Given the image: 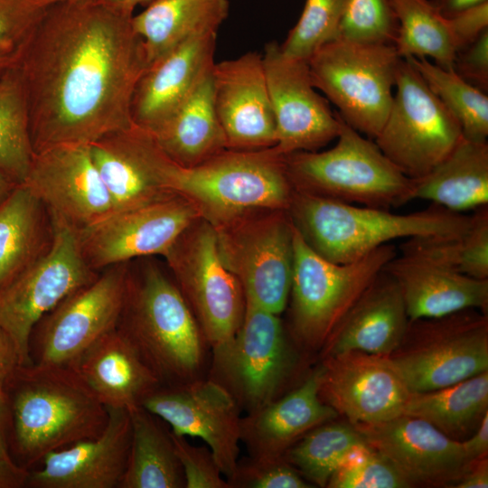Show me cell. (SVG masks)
<instances>
[{
  "mask_svg": "<svg viewBox=\"0 0 488 488\" xmlns=\"http://www.w3.org/2000/svg\"><path fill=\"white\" fill-rule=\"evenodd\" d=\"M164 257L211 351L230 342L242 323L246 301L242 286L220 257L213 226L199 218Z\"/></svg>",
  "mask_w": 488,
  "mask_h": 488,
  "instance_id": "obj_13",
  "label": "cell"
},
{
  "mask_svg": "<svg viewBox=\"0 0 488 488\" xmlns=\"http://www.w3.org/2000/svg\"><path fill=\"white\" fill-rule=\"evenodd\" d=\"M488 412V371L455 384L410 392L403 414L421 418L456 441L468 438Z\"/></svg>",
  "mask_w": 488,
  "mask_h": 488,
  "instance_id": "obj_35",
  "label": "cell"
},
{
  "mask_svg": "<svg viewBox=\"0 0 488 488\" xmlns=\"http://www.w3.org/2000/svg\"><path fill=\"white\" fill-rule=\"evenodd\" d=\"M112 7L134 13L135 8L143 4H149L154 0H98Z\"/></svg>",
  "mask_w": 488,
  "mask_h": 488,
  "instance_id": "obj_55",
  "label": "cell"
},
{
  "mask_svg": "<svg viewBox=\"0 0 488 488\" xmlns=\"http://www.w3.org/2000/svg\"><path fill=\"white\" fill-rule=\"evenodd\" d=\"M117 327L161 386L207 377L211 348L177 285L156 266L130 271Z\"/></svg>",
  "mask_w": 488,
  "mask_h": 488,
  "instance_id": "obj_3",
  "label": "cell"
},
{
  "mask_svg": "<svg viewBox=\"0 0 488 488\" xmlns=\"http://www.w3.org/2000/svg\"><path fill=\"white\" fill-rule=\"evenodd\" d=\"M365 443L352 424L323 423L303 436L285 453L284 457L314 487L327 483L345 456Z\"/></svg>",
  "mask_w": 488,
  "mask_h": 488,
  "instance_id": "obj_37",
  "label": "cell"
},
{
  "mask_svg": "<svg viewBox=\"0 0 488 488\" xmlns=\"http://www.w3.org/2000/svg\"><path fill=\"white\" fill-rule=\"evenodd\" d=\"M245 301L234 337L211 351L207 378L250 413L297 386L311 370V355L294 341L280 314Z\"/></svg>",
  "mask_w": 488,
  "mask_h": 488,
  "instance_id": "obj_5",
  "label": "cell"
},
{
  "mask_svg": "<svg viewBox=\"0 0 488 488\" xmlns=\"http://www.w3.org/2000/svg\"><path fill=\"white\" fill-rule=\"evenodd\" d=\"M176 435L205 442L228 480L239 455L241 410L232 396L205 377L184 384L160 386L141 403Z\"/></svg>",
  "mask_w": 488,
  "mask_h": 488,
  "instance_id": "obj_18",
  "label": "cell"
},
{
  "mask_svg": "<svg viewBox=\"0 0 488 488\" xmlns=\"http://www.w3.org/2000/svg\"><path fill=\"white\" fill-rule=\"evenodd\" d=\"M408 320L397 283L382 269L335 327L319 358L351 352L389 356L401 343Z\"/></svg>",
  "mask_w": 488,
  "mask_h": 488,
  "instance_id": "obj_28",
  "label": "cell"
},
{
  "mask_svg": "<svg viewBox=\"0 0 488 488\" xmlns=\"http://www.w3.org/2000/svg\"><path fill=\"white\" fill-rule=\"evenodd\" d=\"M287 212L314 252L340 264L358 260L397 239L458 237L471 223V215L434 203L422 211L398 214L298 191H294Z\"/></svg>",
  "mask_w": 488,
  "mask_h": 488,
  "instance_id": "obj_4",
  "label": "cell"
},
{
  "mask_svg": "<svg viewBox=\"0 0 488 488\" xmlns=\"http://www.w3.org/2000/svg\"><path fill=\"white\" fill-rule=\"evenodd\" d=\"M398 21L389 0H345L340 37L394 44Z\"/></svg>",
  "mask_w": 488,
  "mask_h": 488,
  "instance_id": "obj_44",
  "label": "cell"
},
{
  "mask_svg": "<svg viewBox=\"0 0 488 488\" xmlns=\"http://www.w3.org/2000/svg\"><path fill=\"white\" fill-rule=\"evenodd\" d=\"M89 151L112 199V212L176 193L172 181L178 164L153 133L134 123L93 142Z\"/></svg>",
  "mask_w": 488,
  "mask_h": 488,
  "instance_id": "obj_21",
  "label": "cell"
},
{
  "mask_svg": "<svg viewBox=\"0 0 488 488\" xmlns=\"http://www.w3.org/2000/svg\"><path fill=\"white\" fill-rule=\"evenodd\" d=\"M398 21L394 46L402 59L430 58L453 70L456 56L447 19L430 0H389Z\"/></svg>",
  "mask_w": 488,
  "mask_h": 488,
  "instance_id": "obj_36",
  "label": "cell"
},
{
  "mask_svg": "<svg viewBox=\"0 0 488 488\" xmlns=\"http://www.w3.org/2000/svg\"><path fill=\"white\" fill-rule=\"evenodd\" d=\"M461 127L411 61L401 59L389 111L376 145L398 169L418 179L463 138Z\"/></svg>",
  "mask_w": 488,
  "mask_h": 488,
  "instance_id": "obj_12",
  "label": "cell"
},
{
  "mask_svg": "<svg viewBox=\"0 0 488 488\" xmlns=\"http://www.w3.org/2000/svg\"><path fill=\"white\" fill-rule=\"evenodd\" d=\"M25 185L51 219L80 230L113 211L110 194L97 170L89 145L61 144L34 153Z\"/></svg>",
  "mask_w": 488,
  "mask_h": 488,
  "instance_id": "obj_19",
  "label": "cell"
},
{
  "mask_svg": "<svg viewBox=\"0 0 488 488\" xmlns=\"http://www.w3.org/2000/svg\"><path fill=\"white\" fill-rule=\"evenodd\" d=\"M171 435L183 473L184 488H230L208 446H193L186 440V436L172 431Z\"/></svg>",
  "mask_w": 488,
  "mask_h": 488,
  "instance_id": "obj_46",
  "label": "cell"
},
{
  "mask_svg": "<svg viewBox=\"0 0 488 488\" xmlns=\"http://www.w3.org/2000/svg\"><path fill=\"white\" fill-rule=\"evenodd\" d=\"M4 391L10 409V452L30 471L49 453L99 436L108 412L69 366L20 365Z\"/></svg>",
  "mask_w": 488,
  "mask_h": 488,
  "instance_id": "obj_2",
  "label": "cell"
},
{
  "mask_svg": "<svg viewBox=\"0 0 488 488\" xmlns=\"http://www.w3.org/2000/svg\"><path fill=\"white\" fill-rule=\"evenodd\" d=\"M22 365L20 354L12 337L0 326V390Z\"/></svg>",
  "mask_w": 488,
  "mask_h": 488,
  "instance_id": "obj_49",
  "label": "cell"
},
{
  "mask_svg": "<svg viewBox=\"0 0 488 488\" xmlns=\"http://www.w3.org/2000/svg\"><path fill=\"white\" fill-rule=\"evenodd\" d=\"M399 250L440 262L474 278L488 279V206L474 211L463 235L409 238Z\"/></svg>",
  "mask_w": 488,
  "mask_h": 488,
  "instance_id": "obj_38",
  "label": "cell"
},
{
  "mask_svg": "<svg viewBox=\"0 0 488 488\" xmlns=\"http://www.w3.org/2000/svg\"><path fill=\"white\" fill-rule=\"evenodd\" d=\"M10 459V409L5 392L0 390V461Z\"/></svg>",
  "mask_w": 488,
  "mask_h": 488,
  "instance_id": "obj_53",
  "label": "cell"
},
{
  "mask_svg": "<svg viewBox=\"0 0 488 488\" xmlns=\"http://www.w3.org/2000/svg\"><path fill=\"white\" fill-rule=\"evenodd\" d=\"M328 488H408L395 467L366 442L353 448L331 475Z\"/></svg>",
  "mask_w": 488,
  "mask_h": 488,
  "instance_id": "obj_42",
  "label": "cell"
},
{
  "mask_svg": "<svg viewBox=\"0 0 488 488\" xmlns=\"http://www.w3.org/2000/svg\"><path fill=\"white\" fill-rule=\"evenodd\" d=\"M397 283L409 320L467 308L488 311V279L468 277L440 262L397 254L384 267Z\"/></svg>",
  "mask_w": 488,
  "mask_h": 488,
  "instance_id": "obj_27",
  "label": "cell"
},
{
  "mask_svg": "<svg viewBox=\"0 0 488 488\" xmlns=\"http://www.w3.org/2000/svg\"><path fill=\"white\" fill-rule=\"evenodd\" d=\"M211 74L154 133L164 153L183 167L198 165L227 149L213 106Z\"/></svg>",
  "mask_w": 488,
  "mask_h": 488,
  "instance_id": "obj_33",
  "label": "cell"
},
{
  "mask_svg": "<svg viewBox=\"0 0 488 488\" xmlns=\"http://www.w3.org/2000/svg\"><path fill=\"white\" fill-rule=\"evenodd\" d=\"M212 100L227 149L256 150L276 145V122L262 54L248 52L215 62Z\"/></svg>",
  "mask_w": 488,
  "mask_h": 488,
  "instance_id": "obj_23",
  "label": "cell"
},
{
  "mask_svg": "<svg viewBox=\"0 0 488 488\" xmlns=\"http://www.w3.org/2000/svg\"><path fill=\"white\" fill-rule=\"evenodd\" d=\"M436 10L445 18H449L471 6L487 2L488 0H430Z\"/></svg>",
  "mask_w": 488,
  "mask_h": 488,
  "instance_id": "obj_54",
  "label": "cell"
},
{
  "mask_svg": "<svg viewBox=\"0 0 488 488\" xmlns=\"http://www.w3.org/2000/svg\"><path fill=\"white\" fill-rule=\"evenodd\" d=\"M469 460L474 461L487 457L488 453V412L484 415L476 430L466 439L461 441Z\"/></svg>",
  "mask_w": 488,
  "mask_h": 488,
  "instance_id": "obj_50",
  "label": "cell"
},
{
  "mask_svg": "<svg viewBox=\"0 0 488 488\" xmlns=\"http://www.w3.org/2000/svg\"><path fill=\"white\" fill-rule=\"evenodd\" d=\"M52 241V225L43 203L18 184L0 204V289L41 258Z\"/></svg>",
  "mask_w": 488,
  "mask_h": 488,
  "instance_id": "obj_32",
  "label": "cell"
},
{
  "mask_svg": "<svg viewBox=\"0 0 488 488\" xmlns=\"http://www.w3.org/2000/svg\"><path fill=\"white\" fill-rule=\"evenodd\" d=\"M345 0H305L302 14L280 45L288 58L305 61L340 37Z\"/></svg>",
  "mask_w": 488,
  "mask_h": 488,
  "instance_id": "obj_41",
  "label": "cell"
},
{
  "mask_svg": "<svg viewBox=\"0 0 488 488\" xmlns=\"http://www.w3.org/2000/svg\"><path fill=\"white\" fill-rule=\"evenodd\" d=\"M172 189L214 224L258 210H286L294 193L285 155L275 148L225 149L192 167L177 165Z\"/></svg>",
  "mask_w": 488,
  "mask_h": 488,
  "instance_id": "obj_8",
  "label": "cell"
},
{
  "mask_svg": "<svg viewBox=\"0 0 488 488\" xmlns=\"http://www.w3.org/2000/svg\"><path fill=\"white\" fill-rule=\"evenodd\" d=\"M211 225L220 257L245 298L281 314L293 271L294 225L287 211H253Z\"/></svg>",
  "mask_w": 488,
  "mask_h": 488,
  "instance_id": "obj_11",
  "label": "cell"
},
{
  "mask_svg": "<svg viewBox=\"0 0 488 488\" xmlns=\"http://www.w3.org/2000/svg\"><path fill=\"white\" fill-rule=\"evenodd\" d=\"M133 15L98 0L45 8L16 67L34 153L90 145L133 124V95L149 66Z\"/></svg>",
  "mask_w": 488,
  "mask_h": 488,
  "instance_id": "obj_1",
  "label": "cell"
},
{
  "mask_svg": "<svg viewBox=\"0 0 488 488\" xmlns=\"http://www.w3.org/2000/svg\"><path fill=\"white\" fill-rule=\"evenodd\" d=\"M293 245L285 324L294 341L312 356L320 352L346 313L398 251L388 243L358 260L334 263L314 252L295 227Z\"/></svg>",
  "mask_w": 488,
  "mask_h": 488,
  "instance_id": "obj_6",
  "label": "cell"
},
{
  "mask_svg": "<svg viewBox=\"0 0 488 488\" xmlns=\"http://www.w3.org/2000/svg\"><path fill=\"white\" fill-rule=\"evenodd\" d=\"M320 363V398L350 424L374 425L403 414L410 391L388 356L351 352Z\"/></svg>",
  "mask_w": 488,
  "mask_h": 488,
  "instance_id": "obj_20",
  "label": "cell"
},
{
  "mask_svg": "<svg viewBox=\"0 0 488 488\" xmlns=\"http://www.w3.org/2000/svg\"><path fill=\"white\" fill-rule=\"evenodd\" d=\"M229 13V0H154L132 24L150 65L189 39L217 33Z\"/></svg>",
  "mask_w": 488,
  "mask_h": 488,
  "instance_id": "obj_31",
  "label": "cell"
},
{
  "mask_svg": "<svg viewBox=\"0 0 488 488\" xmlns=\"http://www.w3.org/2000/svg\"><path fill=\"white\" fill-rule=\"evenodd\" d=\"M354 427L409 487H452L473 462L461 441L416 417L402 414L379 424Z\"/></svg>",
  "mask_w": 488,
  "mask_h": 488,
  "instance_id": "obj_22",
  "label": "cell"
},
{
  "mask_svg": "<svg viewBox=\"0 0 488 488\" xmlns=\"http://www.w3.org/2000/svg\"><path fill=\"white\" fill-rule=\"evenodd\" d=\"M227 481L230 488L314 487L284 456L242 458Z\"/></svg>",
  "mask_w": 488,
  "mask_h": 488,
  "instance_id": "obj_45",
  "label": "cell"
},
{
  "mask_svg": "<svg viewBox=\"0 0 488 488\" xmlns=\"http://www.w3.org/2000/svg\"><path fill=\"white\" fill-rule=\"evenodd\" d=\"M456 52L488 30V1L446 18Z\"/></svg>",
  "mask_w": 488,
  "mask_h": 488,
  "instance_id": "obj_48",
  "label": "cell"
},
{
  "mask_svg": "<svg viewBox=\"0 0 488 488\" xmlns=\"http://www.w3.org/2000/svg\"><path fill=\"white\" fill-rule=\"evenodd\" d=\"M33 155L26 98L14 68L0 80V171L22 184Z\"/></svg>",
  "mask_w": 488,
  "mask_h": 488,
  "instance_id": "obj_39",
  "label": "cell"
},
{
  "mask_svg": "<svg viewBox=\"0 0 488 488\" xmlns=\"http://www.w3.org/2000/svg\"><path fill=\"white\" fill-rule=\"evenodd\" d=\"M410 392L445 388L488 371V316L467 308L408 320L388 356Z\"/></svg>",
  "mask_w": 488,
  "mask_h": 488,
  "instance_id": "obj_10",
  "label": "cell"
},
{
  "mask_svg": "<svg viewBox=\"0 0 488 488\" xmlns=\"http://www.w3.org/2000/svg\"><path fill=\"white\" fill-rule=\"evenodd\" d=\"M17 185V183L0 171V204L9 196Z\"/></svg>",
  "mask_w": 488,
  "mask_h": 488,
  "instance_id": "obj_56",
  "label": "cell"
},
{
  "mask_svg": "<svg viewBox=\"0 0 488 488\" xmlns=\"http://www.w3.org/2000/svg\"><path fill=\"white\" fill-rule=\"evenodd\" d=\"M29 471L13 459L0 461V488L26 487Z\"/></svg>",
  "mask_w": 488,
  "mask_h": 488,
  "instance_id": "obj_52",
  "label": "cell"
},
{
  "mask_svg": "<svg viewBox=\"0 0 488 488\" xmlns=\"http://www.w3.org/2000/svg\"><path fill=\"white\" fill-rule=\"evenodd\" d=\"M51 220L52 241L49 250L0 289V326L14 340L22 365L31 364L29 339L34 325L99 275L82 255L78 230Z\"/></svg>",
  "mask_w": 488,
  "mask_h": 488,
  "instance_id": "obj_14",
  "label": "cell"
},
{
  "mask_svg": "<svg viewBox=\"0 0 488 488\" xmlns=\"http://www.w3.org/2000/svg\"><path fill=\"white\" fill-rule=\"evenodd\" d=\"M411 201H430L462 213L488 206V143L462 138L425 175L412 179Z\"/></svg>",
  "mask_w": 488,
  "mask_h": 488,
  "instance_id": "obj_30",
  "label": "cell"
},
{
  "mask_svg": "<svg viewBox=\"0 0 488 488\" xmlns=\"http://www.w3.org/2000/svg\"><path fill=\"white\" fill-rule=\"evenodd\" d=\"M129 273L127 262L110 266L47 313L30 335L31 363L71 367L91 344L115 329Z\"/></svg>",
  "mask_w": 488,
  "mask_h": 488,
  "instance_id": "obj_15",
  "label": "cell"
},
{
  "mask_svg": "<svg viewBox=\"0 0 488 488\" xmlns=\"http://www.w3.org/2000/svg\"><path fill=\"white\" fill-rule=\"evenodd\" d=\"M401 59L394 44L338 37L306 62L314 86L338 115L374 139L389 111Z\"/></svg>",
  "mask_w": 488,
  "mask_h": 488,
  "instance_id": "obj_9",
  "label": "cell"
},
{
  "mask_svg": "<svg viewBox=\"0 0 488 488\" xmlns=\"http://www.w3.org/2000/svg\"><path fill=\"white\" fill-rule=\"evenodd\" d=\"M217 33L181 43L148 66L136 87L134 124L156 132L211 74L215 63Z\"/></svg>",
  "mask_w": 488,
  "mask_h": 488,
  "instance_id": "obj_25",
  "label": "cell"
},
{
  "mask_svg": "<svg viewBox=\"0 0 488 488\" xmlns=\"http://www.w3.org/2000/svg\"><path fill=\"white\" fill-rule=\"evenodd\" d=\"M201 213L186 197L174 193L141 206L111 212L78 230L80 246L95 271L130 259L161 255Z\"/></svg>",
  "mask_w": 488,
  "mask_h": 488,
  "instance_id": "obj_16",
  "label": "cell"
},
{
  "mask_svg": "<svg viewBox=\"0 0 488 488\" xmlns=\"http://www.w3.org/2000/svg\"><path fill=\"white\" fill-rule=\"evenodd\" d=\"M263 65L276 122L277 152L317 151L336 139L340 118L314 86L305 61L283 54L277 42L266 44Z\"/></svg>",
  "mask_w": 488,
  "mask_h": 488,
  "instance_id": "obj_17",
  "label": "cell"
},
{
  "mask_svg": "<svg viewBox=\"0 0 488 488\" xmlns=\"http://www.w3.org/2000/svg\"><path fill=\"white\" fill-rule=\"evenodd\" d=\"M45 8L35 0H0V80L19 64Z\"/></svg>",
  "mask_w": 488,
  "mask_h": 488,
  "instance_id": "obj_43",
  "label": "cell"
},
{
  "mask_svg": "<svg viewBox=\"0 0 488 488\" xmlns=\"http://www.w3.org/2000/svg\"><path fill=\"white\" fill-rule=\"evenodd\" d=\"M322 372L318 363L294 389L241 418L240 442L249 455L284 456L307 432L338 418V413L320 398Z\"/></svg>",
  "mask_w": 488,
  "mask_h": 488,
  "instance_id": "obj_26",
  "label": "cell"
},
{
  "mask_svg": "<svg viewBox=\"0 0 488 488\" xmlns=\"http://www.w3.org/2000/svg\"><path fill=\"white\" fill-rule=\"evenodd\" d=\"M131 437L119 488H184L171 429L141 405L128 408Z\"/></svg>",
  "mask_w": 488,
  "mask_h": 488,
  "instance_id": "obj_34",
  "label": "cell"
},
{
  "mask_svg": "<svg viewBox=\"0 0 488 488\" xmlns=\"http://www.w3.org/2000/svg\"><path fill=\"white\" fill-rule=\"evenodd\" d=\"M339 118L340 130L333 147L285 155L294 190L387 210L410 202L412 179L402 174L375 142Z\"/></svg>",
  "mask_w": 488,
  "mask_h": 488,
  "instance_id": "obj_7",
  "label": "cell"
},
{
  "mask_svg": "<svg viewBox=\"0 0 488 488\" xmlns=\"http://www.w3.org/2000/svg\"><path fill=\"white\" fill-rule=\"evenodd\" d=\"M453 70L483 92L488 90V30L456 52Z\"/></svg>",
  "mask_w": 488,
  "mask_h": 488,
  "instance_id": "obj_47",
  "label": "cell"
},
{
  "mask_svg": "<svg viewBox=\"0 0 488 488\" xmlns=\"http://www.w3.org/2000/svg\"><path fill=\"white\" fill-rule=\"evenodd\" d=\"M103 432L47 454L42 467L29 471L31 488H119L130 446L128 409L107 408Z\"/></svg>",
  "mask_w": 488,
  "mask_h": 488,
  "instance_id": "obj_24",
  "label": "cell"
},
{
  "mask_svg": "<svg viewBox=\"0 0 488 488\" xmlns=\"http://www.w3.org/2000/svg\"><path fill=\"white\" fill-rule=\"evenodd\" d=\"M420 73L430 89L458 121L464 138L485 142L488 137V96L459 77L427 58H407Z\"/></svg>",
  "mask_w": 488,
  "mask_h": 488,
  "instance_id": "obj_40",
  "label": "cell"
},
{
  "mask_svg": "<svg viewBox=\"0 0 488 488\" xmlns=\"http://www.w3.org/2000/svg\"><path fill=\"white\" fill-rule=\"evenodd\" d=\"M71 367L106 408L141 405L161 386L117 327L91 344Z\"/></svg>",
  "mask_w": 488,
  "mask_h": 488,
  "instance_id": "obj_29",
  "label": "cell"
},
{
  "mask_svg": "<svg viewBox=\"0 0 488 488\" xmlns=\"http://www.w3.org/2000/svg\"><path fill=\"white\" fill-rule=\"evenodd\" d=\"M38 4L44 7H48L52 5L61 4V3H72V2H80L84 0H35Z\"/></svg>",
  "mask_w": 488,
  "mask_h": 488,
  "instance_id": "obj_57",
  "label": "cell"
},
{
  "mask_svg": "<svg viewBox=\"0 0 488 488\" xmlns=\"http://www.w3.org/2000/svg\"><path fill=\"white\" fill-rule=\"evenodd\" d=\"M453 488H487L488 461L487 457L473 461L460 479L452 485Z\"/></svg>",
  "mask_w": 488,
  "mask_h": 488,
  "instance_id": "obj_51",
  "label": "cell"
}]
</instances>
